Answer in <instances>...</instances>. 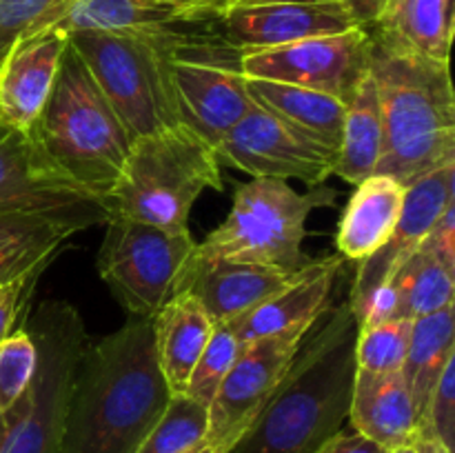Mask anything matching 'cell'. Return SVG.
Returning a JSON list of instances; mask_svg holds the SVG:
<instances>
[{"label": "cell", "instance_id": "ab89813d", "mask_svg": "<svg viewBox=\"0 0 455 453\" xmlns=\"http://www.w3.org/2000/svg\"><path fill=\"white\" fill-rule=\"evenodd\" d=\"M342 3L349 7V12L354 13L355 20L360 22V27H371L376 22V18L380 16L382 7H385L387 0H342Z\"/></svg>", "mask_w": 455, "mask_h": 453}, {"label": "cell", "instance_id": "277c9868", "mask_svg": "<svg viewBox=\"0 0 455 453\" xmlns=\"http://www.w3.org/2000/svg\"><path fill=\"white\" fill-rule=\"evenodd\" d=\"M29 136L58 171L105 203L133 142L71 44Z\"/></svg>", "mask_w": 455, "mask_h": 453}, {"label": "cell", "instance_id": "7bdbcfd3", "mask_svg": "<svg viewBox=\"0 0 455 453\" xmlns=\"http://www.w3.org/2000/svg\"><path fill=\"white\" fill-rule=\"evenodd\" d=\"M389 453H418V451H416V444H407V447H398Z\"/></svg>", "mask_w": 455, "mask_h": 453}, {"label": "cell", "instance_id": "6da1fadb", "mask_svg": "<svg viewBox=\"0 0 455 453\" xmlns=\"http://www.w3.org/2000/svg\"><path fill=\"white\" fill-rule=\"evenodd\" d=\"M169 400L154 322L129 315L118 331L84 346L58 453H136Z\"/></svg>", "mask_w": 455, "mask_h": 453}, {"label": "cell", "instance_id": "1f68e13d", "mask_svg": "<svg viewBox=\"0 0 455 453\" xmlns=\"http://www.w3.org/2000/svg\"><path fill=\"white\" fill-rule=\"evenodd\" d=\"M240 351H243V345L234 336V331L225 322L213 324L212 338H209L207 346H204L194 371H191L189 385L185 391L187 398L196 400L204 409H209L218 386L222 385L229 369L234 367Z\"/></svg>", "mask_w": 455, "mask_h": 453}, {"label": "cell", "instance_id": "83f0119b", "mask_svg": "<svg viewBox=\"0 0 455 453\" xmlns=\"http://www.w3.org/2000/svg\"><path fill=\"white\" fill-rule=\"evenodd\" d=\"M391 320H418L453 305L455 269L429 249L409 256L389 284Z\"/></svg>", "mask_w": 455, "mask_h": 453}, {"label": "cell", "instance_id": "836d02e7", "mask_svg": "<svg viewBox=\"0 0 455 453\" xmlns=\"http://www.w3.org/2000/svg\"><path fill=\"white\" fill-rule=\"evenodd\" d=\"M38 349L27 329L0 342V411L12 407L36 376Z\"/></svg>", "mask_w": 455, "mask_h": 453}, {"label": "cell", "instance_id": "d6a6232c", "mask_svg": "<svg viewBox=\"0 0 455 453\" xmlns=\"http://www.w3.org/2000/svg\"><path fill=\"white\" fill-rule=\"evenodd\" d=\"M71 0H0V65L22 38L52 29Z\"/></svg>", "mask_w": 455, "mask_h": 453}, {"label": "cell", "instance_id": "9c48e42d", "mask_svg": "<svg viewBox=\"0 0 455 453\" xmlns=\"http://www.w3.org/2000/svg\"><path fill=\"white\" fill-rule=\"evenodd\" d=\"M167 69L180 124L212 147L253 105L240 52L220 36L176 29L167 43Z\"/></svg>", "mask_w": 455, "mask_h": 453}, {"label": "cell", "instance_id": "f1b7e54d", "mask_svg": "<svg viewBox=\"0 0 455 453\" xmlns=\"http://www.w3.org/2000/svg\"><path fill=\"white\" fill-rule=\"evenodd\" d=\"M71 238L60 226L22 218H0V284L34 280Z\"/></svg>", "mask_w": 455, "mask_h": 453}, {"label": "cell", "instance_id": "3957f363", "mask_svg": "<svg viewBox=\"0 0 455 453\" xmlns=\"http://www.w3.org/2000/svg\"><path fill=\"white\" fill-rule=\"evenodd\" d=\"M369 71L380 96L385 149L376 173L407 189L455 163V96L449 62L395 56L371 43Z\"/></svg>", "mask_w": 455, "mask_h": 453}, {"label": "cell", "instance_id": "4fadbf2b", "mask_svg": "<svg viewBox=\"0 0 455 453\" xmlns=\"http://www.w3.org/2000/svg\"><path fill=\"white\" fill-rule=\"evenodd\" d=\"M213 149L220 164L243 169L253 178H296L311 189L324 185L336 167L331 151L311 142L256 102Z\"/></svg>", "mask_w": 455, "mask_h": 453}, {"label": "cell", "instance_id": "8fae6325", "mask_svg": "<svg viewBox=\"0 0 455 453\" xmlns=\"http://www.w3.org/2000/svg\"><path fill=\"white\" fill-rule=\"evenodd\" d=\"M0 218L44 222L71 235L111 218L102 198L58 171L29 131L0 124Z\"/></svg>", "mask_w": 455, "mask_h": 453}, {"label": "cell", "instance_id": "8992f818", "mask_svg": "<svg viewBox=\"0 0 455 453\" xmlns=\"http://www.w3.org/2000/svg\"><path fill=\"white\" fill-rule=\"evenodd\" d=\"M27 331L38 349V364L25 393L0 411V453H58L87 331L83 315L62 300L43 302Z\"/></svg>", "mask_w": 455, "mask_h": 453}, {"label": "cell", "instance_id": "9a60e30c", "mask_svg": "<svg viewBox=\"0 0 455 453\" xmlns=\"http://www.w3.org/2000/svg\"><path fill=\"white\" fill-rule=\"evenodd\" d=\"M455 200V163L418 178L404 191L403 211L385 244L373 256L360 262L349 291V306L360 324L369 298L389 284L398 266L420 249L431 226L438 222L444 209Z\"/></svg>", "mask_w": 455, "mask_h": 453}, {"label": "cell", "instance_id": "ac0fdd59", "mask_svg": "<svg viewBox=\"0 0 455 453\" xmlns=\"http://www.w3.org/2000/svg\"><path fill=\"white\" fill-rule=\"evenodd\" d=\"M69 44L62 29H44L22 38L0 65V124L29 131L38 120L53 83L60 58Z\"/></svg>", "mask_w": 455, "mask_h": 453}, {"label": "cell", "instance_id": "74e56055", "mask_svg": "<svg viewBox=\"0 0 455 453\" xmlns=\"http://www.w3.org/2000/svg\"><path fill=\"white\" fill-rule=\"evenodd\" d=\"M238 3L240 0H182L178 4V13L191 25H200V22L218 20L227 9Z\"/></svg>", "mask_w": 455, "mask_h": 453}, {"label": "cell", "instance_id": "8d00e7d4", "mask_svg": "<svg viewBox=\"0 0 455 453\" xmlns=\"http://www.w3.org/2000/svg\"><path fill=\"white\" fill-rule=\"evenodd\" d=\"M31 280H13V282L0 284V342L12 333L13 322H16L18 309H20L22 296Z\"/></svg>", "mask_w": 455, "mask_h": 453}, {"label": "cell", "instance_id": "ffe728a7", "mask_svg": "<svg viewBox=\"0 0 455 453\" xmlns=\"http://www.w3.org/2000/svg\"><path fill=\"white\" fill-rule=\"evenodd\" d=\"M349 422L351 429L387 451L416 444L420 425L403 371L369 373L355 369Z\"/></svg>", "mask_w": 455, "mask_h": 453}, {"label": "cell", "instance_id": "4316f807", "mask_svg": "<svg viewBox=\"0 0 455 453\" xmlns=\"http://www.w3.org/2000/svg\"><path fill=\"white\" fill-rule=\"evenodd\" d=\"M455 355V309L444 306L435 314L413 320L407 360L403 364V378L411 393L422 425L427 404L438 385L447 362Z\"/></svg>", "mask_w": 455, "mask_h": 453}, {"label": "cell", "instance_id": "5bb4252c", "mask_svg": "<svg viewBox=\"0 0 455 453\" xmlns=\"http://www.w3.org/2000/svg\"><path fill=\"white\" fill-rule=\"evenodd\" d=\"M309 331H287L265 336L243 345L234 367L218 386L209 404V426L204 442L225 453L269 400L278 382L296 358Z\"/></svg>", "mask_w": 455, "mask_h": 453}, {"label": "cell", "instance_id": "5b68a950", "mask_svg": "<svg viewBox=\"0 0 455 453\" xmlns=\"http://www.w3.org/2000/svg\"><path fill=\"white\" fill-rule=\"evenodd\" d=\"M204 189H222L216 149L178 124L132 142L107 207L111 216L182 231L189 229V213Z\"/></svg>", "mask_w": 455, "mask_h": 453}, {"label": "cell", "instance_id": "60d3db41", "mask_svg": "<svg viewBox=\"0 0 455 453\" xmlns=\"http://www.w3.org/2000/svg\"><path fill=\"white\" fill-rule=\"evenodd\" d=\"M416 451L418 453H451L443 447L435 440H427V438H418L416 440Z\"/></svg>", "mask_w": 455, "mask_h": 453}, {"label": "cell", "instance_id": "ba28073f", "mask_svg": "<svg viewBox=\"0 0 455 453\" xmlns=\"http://www.w3.org/2000/svg\"><path fill=\"white\" fill-rule=\"evenodd\" d=\"M180 27L156 34H69V44L83 58L132 140L180 124L167 69L169 36Z\"/></svg>", "mask_w": 455, "mask_h": 453}, {"label": "cell", "instance_id": "7a4b0ae2", "mask_svg": "<svg viewBox=\"0 0 455 453\" xmlns=\"http://www.w3.org/2000/svg\"><path fill=\"white\" fill-rule=\"evenodd\" d=\"M358 322L349 302L331 306L251 425L225 453H318L349 422Z\"/></svg>", "mask_w": 455, "mask_h": 453}, {"label": "cell", "instance_id": "52a82bcc", "mask_svg": "<svg viewBox=\"0 0 455 453\" xmlns=\"http://www.w3.org/2000/svg\"><path fill=\"white\" fill-rule=\"evenodd\" d=\"M333 200L336 191L323 185L314 187L309 194H300L287 180L251 178L235 187L227 220L196 244L194 253L296 274L311 262L302 253L307 218L314 209L333 204Z\"/></svg>", "mask_w": 455, "mask_h": 453}, {"label": "cell", "instance_id": "f35d334b", "mask_svg": "<svg viewBox=\"0 0 455 453\" xmlns=\"http://www.w3.org/2000/svg\"><path fill=\"white\" fill-rule=\"evenodd\" d=\"M318 453H389L387 449H382L380 444H376L373 440L364 438L358 431H345L333 435Z\"/></svg>", "mask_w": 455, "mask_h": 453}, {"label": "cell", "instance_id": "f546056e", "mask_svg": "<svg viewBox=\"0 0 455 453\" xmlns=\"http://www.w3.org/2000/svg\"><path fill=\"white\" fill-rule=\"evenodd\" d=\"M209 409L187 395H172L167 409L136 453H187L207 435Z\"/></svg>", "mask_w": 455, "mask_h": 453}, {"label": "cell", "instance_id": "e575fe53", "mask_svg": "<svg viewBox=\"0 0 455 453\" xmlns=\"http://www.w3.org/2000/svg\"><path fill=\"white\" fill-rule=\"evenodd\" d=\"M420 438L435 440L455 453V355L447 362L420 425Z\"/></svg>", "mask_w": 455, "mask_h": 453}, {"label": "cell", "instance_id": "d590c367", "mask_svg": "<svg viewBox=\"0 0 455 453\" xmlns=\"http://www.w3.org/2000/svg\"><path fill=\"white\" fill-rule=\"evenodd\" d=\"M420 247L434 251L435 256L443 258L449 266L455 269V200L444 209L438 222L431 226L429 235H427Z\"/></svg>", "mask_w": 455, "mask_h": 453}, {"label": "cell", "instance_id": "7c38bea8", "mask_svg": "<svg viewBox=\"0 0 455 453\" xmlns=\"http://www.w3.org/2000/svg\"><path fill=\"white\" fill-rule=\"evenodd\" d=\"M369 31L358 27L345 34L240 52V69L247 80L296 84L347 102L369 71Z\"/></svg>", "mask_w": 455, "mask_h": 453}, {"label": "cell", "instance_id": "cb8c5ba5", "mask_svg": "<svg viewBox=\"0 0 455 453\" xmlns=\"http://www.w3.org/2000/svg\"><path fill=\"white\" fill-rule=\"evenodd\" d=\"M249 98L338 158L345 102L329 93L274 80H247Z\"/></svg>", "mask_w": 455, "mask_h": 453}, {"label": "cell", "instance_id": "d6986e66", "mask_svg": "<svg viewBox=\"0 0 455 453\" xmlns=\"http://www.w3.org/2000/svg\"><path fill=\"white\" fill-rule=\"evenodd\" d=\"M340 269L342 260L336 256L311 260L283 291L225 324L240 345L287 331H309L331 309V289Z\"/></svg>", "mask_w": 455, "mask_h": 453}, {"label": "cell", "instance_id": "2e32d148", "mask_svg": "<svg viewBox=\"0 0 455 453\" xmlns=\"http://www.w3.org/2000/svg\"><path fill=\"white\" fill-rule=\"evenodd\" d=\"M220 38L238 52L269 49L318 36L345 34L360 22L342 0H260L240 3L220 18Z\"/></svg>", "mask_w": 455, "mask_h": 453}, {"label": "cell", "instance_id": "44dd1931", "mask_svg": "<svg viewBox=\"0 0 455 453\" xmlns=\"http://www.w3.org/2000/svg\"><path fill=\"white\" fill-rule=\"evenodd\" d=\"M367 31L376 47L395 56L449 62L453 0H387Z\"/></svg>", "mask_w": 455, "mask_h": 453}, {"label": "cell", "instance_id": "e0dca14e", "mask_svg": "<svg viewBox=\"0 0 455 453\" xmlns=\"http://www.w3.org/2000/svg\"><path fill=\"white\" fill-rule=\"evenodd\" d=\"M302 271V269H300ZM298 275L275 266L218 260L191 253L176 280L173 293H187L213 322H229L283 291Z\"/></svg>", "mask_w": 455, "mask_h": 453}, {"label": "cell", "instance_id": "484cf974", "mask_svg": "<svg viewBox=\"0 0 455 453\" xmlns=\"http://www.w3.org/2000/svg\"><path fill=\"white\" fill-rule=\"evenodd\" d=\"M180 25L191 22L176 7L160 0H71L56 29L67 36L76 31L156 34Z\"/></svg>", "mask_w": 455, "mask_h": 453}, {"label": "cell", "instance_id": "30bf717a", "mask_svg": "<svg viewBox=\"0 0 455 453\" xmlns=\"http://www.w3.org/2000/svg\"><path fill=\"white\" fill-rule=\"evenodd\" d=\"M98 251V274L136 318H154L173 296L182 266L196 249L189 229L172 231L111 216Z\"/></svg>", "mask_w": 455, "mask_h": 453}, {"label": "cell", "instance_id": "603a6c76", "mask_svg": "<svg viewBox=\"0 0 455 453\" xmlns=\"http://www.w3.org/2000/svg\"><path fill=\"white\" fill-rule=\"evenodd\" d=\"M404 187L394 178L373 173L355 185L338 225V249L347 260L363 262L394 234L404 203Z\"/></svg>", "mask_w": 455, "mask_h": 453}, {"label": "cell", "instance_id": "b9f144b4", "mask_svg": "<svg viewBox=\"0 0 455 453\" xmlns=\"http://www.w3.org/2000/svg\"><path fill=\"white\" fill-rule=\"evenodd\" d=\"M187 453H216V451H213V449H212V447H209V444H207V442H204V440H203V442H200V444H198V447L189 449V451H187Z\"/></svg>", "mask_w": 455, "mask_h": 453}, {"label": "cell", "instance_id": "d4e9b609", "mask_svg": "<svg viewBox=\"0 0 455 453\" xmlns=\"http://www.w3.org/2000/svg\"><path fill=\"white\" fill-rule=\"evenodd\" d=\"M385 149L380 96L371 71L364 74L358 87L345 102L340 151H338L333 176H340L349 185H360L373 176Z\"/></svg>", "mask_w": 455, "mask_h": 453}, {"label": "cell", "instance_id": "4dcf8cb0", "mask_svg": "<svg viewBox=\"0 0 455 453\" xmlns=\"http://www.w3.org/2000/svg\"><path fill=\"white\" fill-rule=\"evenodd\" d=\"M413 320H385L358 327L355 369L369 373L403 371L411 340Z\"/></svg>", "mask_w": 455, "mask_h": 453}, {"label": "cell", "instance_id": "7402d4cb", "mask_svg": "<svg viewBox=\"0 0 455 453\" xmlns=\"http://www.w3.org/2000/svg\"><path fill=\"white\" fill-rule=\"evenodd\" d=\"M151 322L160 373L172 395H185L191 371L207 346L216 322L187 293H173Z\"/></svg>", "mask_w": 455, "mask_h": 453}]
</instances>
